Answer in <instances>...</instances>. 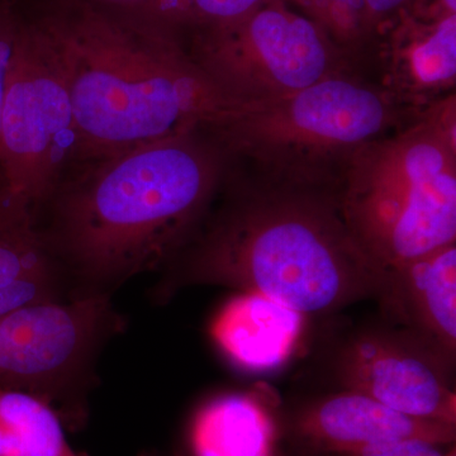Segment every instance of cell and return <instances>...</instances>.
<instances>
[{"label":"cell","mask_w":456,"mask_h":456,"mask_svg":"<svg viewBox=\"0 0 456 456\" xmlns=\"http://www.w3.org/2000/svg\"><path fill=\"white\" fill-rule=\"evenodd\" d=\"M77 130L59 55L23 12L0 118V185L40 215L74 169Z\"/></svg>","instance_id":"ba28073f"},{"label":"cell","mask_w":456,"mask_h":456,"mask_svg":"<svg viewBox=\"0 0 456 456\" xmlns=\"http://www.w3.org/2000/svg\"><path fill=\"white\" fill-rule=\"evenodd\" d=\"M187 46L233 107L287 97L350 71L354 62L287 0H272L233 22L193 29Z\"/></svg>","instance_id":"8992f818"},{"label":"cell","mask_w":456,"mask_h":456,"mask_svg":"<svg viewBox=\"0 0 456 456\" xmlns=\"http://www.w3.org/2000/svg\"><path fill=\"white\" fill-rule=\"evenodd\" d=\"M227 156L196 131L74 167L40 211L71 296L112 297L141 273L161 272L211 209Z\"/></svg>","instance_id":"6da1fadb"},{"label":"cell","mask_w":456,"mask_h":456,"mask_svg":"<svg viewBox=\"0 0 456 456\" xmlns=\"http://www.w3.org/2000/svg\"><path fill=\"white\" fill-rule=\"evenodd\" d=\"M160 273L151 290L159 303L216 285L263 294L307 317L378 301L386 283L345 224L335 185L266 179L233 189L209 209Z\"/></svg>","instance_id":"7a4b0ae2"},{"label":"cell","mask_w":456,"mask_h":456,"mask_svg":"<svg viewBox=\"0 0 456 456\" xmlns=\"http://www.w3.org/2000/svg\"><path fill=\"white\" fill-rule=\"evenodd\" d=\"M417 112L350 70L287 97L230 108L211 136L227 155L251 159L263 179L336 185L356 150Z\"/></svg>","instance_id":"5b68a950"},{"label":"cell","mask_w":456,"mask_h":456,"mask_svg":"<svg viewBox=\"0 0 456 456\" xmlns=\"http://www.w3.org/2000/svg\"><path fill=\"white\" fill-rule=\"evenodd\" d=\"M292 7L322 27L342 51L358 61L377 53V40L365 0H287Z\"/></svg>","instance_id":"e0dca14e"},{"label":"cell","mask_w":456,"mask_h":456,"mask_svg":"<svg viewBox=\"0 0 456 456\" xmlns=\"http://www.w3.org/2000/svg\"><path fill=\"white\" fill-rule=\"evenodd\" d=\"M285 443L305 456H338L384 444L455 443L456 426L399 413L362 395L338 389L287 410Z\"/></svg>","instance_id":"30bf717a"},{"label":"cell","mask_w":456,"mask_h":456,"mask_svg":"<svg viewBox=\"0 0 456 456\" xmlns=\"http://www.w3.org/2000/svg\"><path fill=\"white\" fill-rule=\"evenodd\" d=\"M454 368L397 326L356 330L332 360L338 389L362 393L415 419L456 426Z\"/></svg>","instance_id":"9c48e42d"},{"label":"cell","mask_w":456,"mask_h":456,"mask_svg":"<svg viewBox=\"0 0 456 456\" xmlns=\"http://www.w3.org/2000/svg\"><path fill=\"white\" fill-rule=\"evenodd\" d=\"M22 20L23 9L18 0H0V118Z\"/></svg>","instance_id":"d6986e66"},{"label":"cell","mask_w":456,"mask_h":456,"mask_svg":"<svg viewBox=\"0 0 456 456\" xmlns=\"http://www.w3.org/2000/svg\"><path fill=\"white\" fill-rule=\"evenodd\" d=\"M272 0H185L174 27L184 33L193 29L224 25L263 7Z\"/></svg>","instance_id":"ac0fdd59"},{"label":"cell","mask_w":456,"mask_h":456,"mask_svg":"<svg viewBox=\"0 0 456 456\" xmlns=\"http://www.w3.org/2000/svg\"><path fill=\"white\" fill-rule=\"evenodd\" d=\"M386 74L382 86L419 110L454 93L456 14L412 11L383 36L377 49Z\"/></svg>","instance_id":"8fae6325"},{"label":"cell","mask_w":456,"mask_h":456,"mask_svg":"<svg viewBox=\"0 0 456 456\" xmlns=\"http://www.w3.org/2000/svg\"><path fill=\"white\" fill-rule=\"evenodd\" d=\"M69 298L74 297L42 235L37 215L0 185V316Z\"/></svg>","instance_id":"9a60e30c"},{"label":"cell","mask_w":456,"mask_h":456,"mask_svg":"<svg viewBox=\"0 0 456 456\" xmlns=\"http://www.w3.org/2000/svg\"><path fill=\"white\" fill-rule=\"evenodd\" d=\"M448 446L424 440H404L338 456H444Z\"/></svg>","instance_id":"44dd1931"},{"label":"cell","mask_w":456,"mask_h":456,"mask_svg":"<svg viewBox=\"0 0 456 456\" xmlns=\"http://www.w3.org/2000/svg\"><path fill=\"white\" fill-rule=\"evenodd\" d=\"M444 456H456V449L454 444H452V445H449L448 448L445 449Z\"/></svg>","instance_id":"cb8c5ba5"},{"label":"cell","mask_w":456,"mask_h":456,"mask_svg":"<svg viewBox=\"0 0 456 456\" xmlns=\"http://www.w3.org/2000/svg\"><path fill=\"white\" fill-rule=\"evenodd\" d=\"M308 317L255 292H239L213 318L209 334L232 364L251 373L278 370L297 355Z\"/></svg>","instance_id":"5bb4252c"},{"label":"cell","mask_w":456,"mask_h":456,"mask_svg":"<svg viewBox=\"0 0 456 456\" xmlns=\"http://www.w3.org/2000/svg\"><path fill=\"white\" fill-rule=\"evenodd\" d=\"M281 456H305L302 454H299V452H297L296 450H293L290 448V446L287 445V448H285L283 454Z\"/></svg>","instance_id":"603a6c76"},{"label":"cell","mask_w":456,"mask_h":456,"mask_svg":"<svg viewBox=\"0 0 456 456\" xmlns=\"http://www.w3.org/2000/svg\"><path fill=\"white\" fill-rule=\"evenodd\" d=\"M419 2L421 0H365L377 45L399 18L413 11Z\"/></svg>","instance_id":"ffe728a7"},{"label":"cell","mask_w":456,"mask_h":456,"mask_svg":"<svg viewBox=\"0 0 456 456\" xmlns=\"http://www.w3.org/2000/svg\"><path fill=\"white\" fill-rule=\"evenodd\" d=\"M415 9L434 14H456V0H421Z\"/></svg>","instance_id":"7402d4cb"},{"label":"cell","mask_w":456,"mask_h":456,"mask_svg":"<svg viewBox=\"0 0 456 456\" xmlns=\"http://www.w3.org/2000/svg\"><path fill=\"white\" fill-rule=\"evenodd\" d=\"M384 314L455 368L456 244L387 270Z\"/></svg>","instance_id":"7c38bea8"},{"label":"cell","mask_w":456,"mask_h":456,"mask_svg":"<svg viewBox=\"0 0 456 456\" xmlns=\"http://www.w3.org/2000/svg\"><path fill=\"white\" fill-rule=\"evenodd\" d=\"M0 456H88L65 436L61 419L29 393L0 389Z\"/></svg>","instance_id":"2e32d148"},{"label":"cell","mask_w":456,"mask_h":456,"mask_svg":"<svg viewBox=\"0 0 456 456\" xmlns=\"http://www.w3.org/2000/svg\"><path fill=\"white\" fill-rule=\"evenodd\" d=\"M33 18L70 92L74 167L191 132L209 134L233 107L194 61L184 35L139 8L51 0Z\"/></svg>","instance_id":"3957f363"},{"label":"cell","mask_w":456,"mask_h":456,"mask_svg":"<svg viewBox=\"0 0 456 456\" xmlns=\"http://www.w3.org/2000/svg\"><path fill=\"white\" fill-rule=\"evenodd\" d=\"M336 194L351 236L383 272L456 244L455 93L356 150Z\"/></svg>","instance_id":"277c9868"},{"label":"cell","mask_w":456,"mask_h":456,"mask_svg":"<svg viewBox=\"0 0 456 456\" xmlns=\"http://www.w3.org/2000/svg\"><path fill=\"white\" fill-rule=\"evenodd\" d=\"M125 321L112 297L89 296L26 305L0 316V389L46 402L69 430L88 419L95 360Z\"/></svg>","instance_id":"52a82bcc"},{"label":"cell","mask_w":456,"mask_h":456,"mask_svg":"<svg viewBox=\"0 0 456 456\" xmlns=\"http://www.w3.org/2000/svg\"><path fill=\"white\" fill-rule=\"evenodd\" d=\"M285 443L284 406L272 387L216 395L189 421L184 450L175 456H281Z\"/></svg>","instance_id":"4fadbf2b"}]
</instances>
